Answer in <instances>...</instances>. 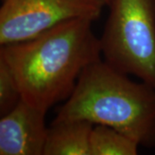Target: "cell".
<instances>
[{
  "instance_id": "obj_1",
  "label": "cell",
  "mask_w": 155,
  "mask_h": 155,
  "mask_svg": "<svg viewBox=\"0 0 155 155\" xmlns=\"http://www.w3.org/2000/svg\"><path fill=\"white\" fill-rule=\"evenodd\" d=\"M92 22L72 19L33 38L1 46L0 58L12 72L23 101L48 112L71 96L84 70L101 59Z\"/></svg>"
},
{
  "instance_id": "obj_2",
  "label": "cell",
  "mask_w": 155,
  "mask_h": 155,
  "mask_svg": "<svg viewBox=\"0 0 155 155\" xmlns=\"http://www.w3.org/2000/svg\"><path fill=\"white\" fill-rule=\"evenodd\" d=\"M54 119L106 125L139 146L155 147V87L134 82L100 59L84 70Z\"/></svg>"
},
{
  "instance_id": "obj_3",
  "label": "cell",
  "mask_w": 155,
  "mask_h": 155,
  "mask_svg": "<svg viewBox=\"0 0 155 155\" xmlns=\"http://www.w3.org/2000/svg\"><path fill=\"white\" fill-rule=\"evenodd\" d=\"M100 40L107 64L155 87V0H110Z\"/></svg>"
},
{
  "instance_id": "obj_4",
  "label": "cell",
  "mask_w": 155,
  "mask_h": 155,
  "mask_svg": "<svg viewBox=\"0 0 155 155\" xmlns=\"http://www.w3.org/2000/svg\"><path fill=\"white\" fill-rule=\"evenodd\" d=\"M104 0H4L0 8V45L31 39L72 19H98Z\"/></svg>"
},
{
  "instance_id": "obj_5",
  "label": "cell",
  "mask_w": 155,
  "mask_h": 155,
  "mask_svg": "<svg viewBox=\"0 0 155 155\" xmlns=\"http://www.w3.org/2000/svg\"><path fill=\"white\" fill-rule=\"evenodd\" d=\"M47 112L21 100L0 119V155H43Z\"/></svg>"
},
{
  "instance_id": "obj_6",
  "label": "cell",
  "mask_w": 155,
  "mask_h": 155,
  "mask_svg": "<svg viewBox=\"0 0 155 155\" xmlns=\"http://www.w3.org/2000/svg\"><path fill=\"white\" fill-rule=\"evenodd\" d=\"M93 127L86 120L54 119L48 127L43 155H90Z\"/></svg>"
},
{
  "instance_id": "obj_7",
  "label": "cell",
  "mask_w": 155,
  "mask_h": 155,
  "mask_svg": "<svg viewBox=\"0 0 155 155\" xmlns=\"http://www.w3.org/2000/svg\"><path fill=\"white\" fill-rule=\"evenodd\" d=\"M140 147L113 127L96 124L90 136V155H136Z\"/></svg>"
},
{
  "instance_id": "obj_8",
  "label": "cell",
  "mask_w": 155,
  "mask_h": 155,
  "mask_svg": "<svg viewBox=\"0 0 155 155\" xmlns=\"http://www.w3.org/2000/svg\"><path fill=\"white\" fill-rule=\"evenodd\" d=\"M22 100L16 79L5 61L0 58V116L8 114Z\"/></svg>"
},
{
  "instance_id": "obj_9",
  "label": "cell",
  "mask_w": 155,
  "mask_h": 155,
  "mask_svg": "<svg viewBox=\"0 0 155 155\" xmlns=\"http://www.w3.org/2000/svg\"><path fill=\"white\" fill-rule=\"evenodd\" d=\"M106 2V4H107V6L109 5V3H110V0H104Z\"/></svg>"
}]
</instances>
